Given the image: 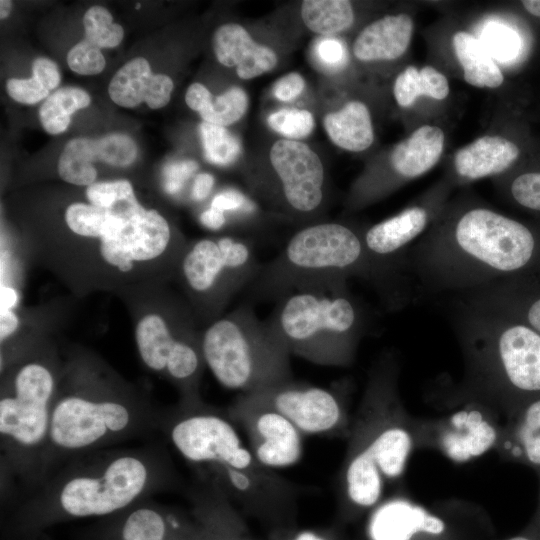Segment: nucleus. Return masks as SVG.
<instances>
[{"label": "nucleus", "instance_id": "nucleus-49", "mask_svg": "<svg viewBox=\"0 0 540 540\" xmlns=\"http://www.w3.org/2000/svg\"><path fill=\"white\" fill-rule=\"evenodd\" d=\"M215 183L214 177L209 173H199L193 182L191 198L202 201L209 196Z\"/></svg>", "mask_w": 540, "mask_h": 540}, {"label": "nucleus", "instance_id": "nucleus-24", "mask_svg": "<svg viewBox=\"0 0 540 540\" xmlns=\"http://www.w3.org/2000/svg\"><path fill=\"white\" fill-rule=\"evenodd\" d=\"M495 428L478 410H460L450 419V428L441 437L446 455L465 462L488 451L496 441Z\"/></svg>", "mask_w": 540, "mask_h": 540}, {"label": "nucleus", "instance_id": "nucleus-16", "mask_svg": "<svg viewBox=\"0 0 540 540\" xmlns=\"http://www.w3.org/2000/svg\"><path fill=\"white\" fill-rule=\"evenodd\" d=\"M269 159L282 206L301 217L317 213L325 199V171L319 156L301 141L281 139L271 147Z\"/></svg>", "mask_w": 540, "mask_h": 540}, {"label": "nucleus", "instance_id": "nucleus-53", "mask_svg": "<svg viewBox=\"0 0 540 540\" xmlns=\"http://www.w3.org/2000/svg\"><path fill=\"white\" fill-rule=\"evenodd\" d=\"M19 300V294L12 286L1 285L0 310L14 309Z\"/></svg>", "mask_w": 540, "mask_h": 540}, {"label": "nucleus", "instance_id": "nucleus-20", "mask_svg": "<svg viewBox=\"0 0 540 540\" xmlns=\"http://www.w3.org/2000/svg\"><path fill=\"white\" fill-rule=\"evenodd\" d=\"M444 528V522L423 507L393 499L375 510L368 532L371 540H411L416 533L440 534Z\"/></svg>", "mask_w": 540, "mask_h": 540}, {"label": "nucleus", "instance_id": "nucleus-55", "mask_svg": "<svg viewBox=\"0 0 540 540\" xmlns=\"http://www.w3.org/2000/svg\"><path fill=\"white\" fill-rule=\"evenodd\" d=\"M522 4L530 14L540 17V0H525Z\"/></svg>", "mask_w": 540, "mask_h": 540}, {"label": "nucleus", "instance_id": "nucleus-2", "mask_svg": "<svg viewBox=\"0 0 540 540\" xmlns=\"http://www.w3.org/2000/svg\"><path fill=\"white\" fill-rule=\"evenodd\" d=\"M162 412L99 362L74 359L61 372L41 484L75 457L160 430Z\"/></svg>", "mask_w": 540, "mask_h": 540}, {"label": "nucleus", "instance_id": "nucleus-15", "mask_svg": "<svg viewBox=\"0 0 540 540\" xmlns=\"http://www.w3.org/2000/svg\"><path fill=\"white\" fill-rule=\"evenodd\" d=\"M227 414L246 432L249 449L263 467L287 468L301 459L304 435L279 412L241 394Z\"/></svg>", "mask_w": 540, "mask_h": 540}, {"label": "nucleus", "instance_id": "nucleus-19", "mask_svg": "<svg viewBox=\"0 0 540 540\" xmlns=\"http://www.w3.org/2000/svg\"><path fill=\"white\" fill-rule=\"evenodd\" d=\"M212 47L217 60L224 66L235 67L237 76L243 80L271 71L278 62L271 48L255 42L248 31L236 23L218 27L212 37Z\"/></svg>", "mask_w": 540, "mask_h": 540}, {"label": "nucleus", "instance_id": "nucleus-6", "mask_svg": "<svg viewBox=\"0 0 540 540\" xmlns=\"http://www.w3.org/2000/svg\"><path fill=\"white\" fill-rule=\"evenodd\" d=\"M0 394L1 471L38 488L62 370L48 354L18 356L4 369Z\"/></svg>", "mask_w": 540, "mask_h": 540}, {"label": "nucleus", "instance_id": "nucleus-13", "mask_svg": "<svg viewBox=\"0 0 540 540\" xmlns=\"http://www.w3.org/2000/svg\"><path fill=\"white\" fill-rule=\"evenodd\" d=\"M370 430L349 453L341 477L343 496L359 508L374 506L382 496L384 482L403 473L412 446L410 434L400 426Z\"/></svg>", "mask_w": 540, "mask_h": 540}, {"label": "nucleus", "instance_id": "nucleus-21", "mask_svg": "<svg viewBox=\"0 0 540 540\" xmlns=\"http://www.w3.org/2000/svg\"><path fill=\"white\" fill-rule=\"evenodd\" d=\"M412 32L413 21L407 14L387 15L358 34L353 54L363 62L397 59L407 50Z\"/></svg>", "mask_w": 540, "mask_h": 540}, {"label": "nucleus", "instance_id": "nucleus-57", "mask_svg": "<svg viewBox=\"0 0 540 540\" xmlns=\"http://www.w3.org/2000/svg\"><path fill=\"white\" fill-rule=\"evenodd\" d=\"M12 8V2L8 0L0 1V18L5 19L9 16Z\"/></svg>", "mask_w": 540, "mask_h": 540}, {"label": "nucleus", "instance_id": "nucleus-33", "mask_svg": "<svg viewBox=\"0 0 540 540\" xmlns=\"http://www.w3.org/2000/svg\"><path fill=\"white\" fill-rule=\"evenodd\" d=\"M58 173L73 185L88 187L95 183L97 170L90 160L86 138H74L65 145L59 157Z\"/></svg>", "mask_w": 540, "mask_h": 540}, {"label": "nucleus", "instance_id": "nucleus-34", "mask_svg": "<svg viewBox=\"0 0 540 540\" xmlns=\"http://www.w3.org/2000/svg\"><path fill=\"white\" fill-rule=\"evenodd\" d=\"M205 159L217 166L233 164L241 154L240 141L225 127L202 122L199 125Z\"/></svg>", "mask_w": 540, "mask_h": 540}, {"label": "nucleus", "instance_id": "nucleus-25", "mask_svg": "<svg viewBox=\"0 0 540 540\" xmlns=\"http://www.w3.org/2000/svg\"><path fill=\"white\" fill-rule=\"evenodd\" d=\"M444 142L441 128L432 125L419 127L393 149L390 156L392 169L404 179L423 175L439 161Z\"/></svg>", "mask_w": 540, "mask_h": 540}, {"label": "nucleus", "instance_id": "nucleus-31", "mask_svg": "<svg viewBox=\"0 0 540 540\" xmlns=\"http://www.w3.org/2000/svg\"><path fill=\"white\" fill-rule=\"evenodd\" d=\"M301 17L310 31L328 37L347 30L354 22L352 5L345 0H305Z\"/></svg>", "mask_w": 540, "mask_h": 540}, {"label": "nucleus", "instance_id": "nucleus-22", "mask_svg": "<svg viewBox=\"0 0 540 540\" xmlns=\"http://www.w3.org/2000/svg\"><path fill=\"white\" fill-rule=\"evenodd\" d=\"M112 540H189V533L159 506L146 501L114 516Z\"/></svg>", "mask_w": 540, "mask_h": 540}, {"label": "nucleus", "instance_id": "nucleus-18", "mask_svg": "<svg viewBox=\"0 0 540 540\" xmlns=\"http://www.w3.org/2000/svg\"><path fill=\"white\" fill-rule=\"evenodd\" d=\"M431 213L425 205H413L363 231L364 244L375 263L397 278L413 242L427 229Z\"/></svg>", "mask_w": 540, "mask_h": 540}, {"label": "nucleus", "instance_id": "nucleus-50", "mask_svg": "<svg viewBox=\"0 0 540 540\" xmlns=\"http://www.w3.org/2000/svg\"><path fill=\"white\" fill-rule=\"evenodd\" d=\"M201 224L210 230H219L226 224L225 214L213 207H209L200 214Z\"/></svg>", "mask_w": 540, "mask_h": 540}, {"label": "nucleus", "instance_id": "nucleus-28", "mask_svg": "<svg viewBox=\"0 0 540 540\" xmlns=\"http://www.w3.org/2000/svg\"><path fill=\"white\" fill-rule=\"evenodd\" d=\"M453 47L468 84L479 88H497L503 83L501 70L473 35L465 31L455 33Z\"/></svg>", "mask_w": 540, "mask_h": 540}, {"label": "nucleus", "instance_id": "nucleus-23", "mask_svg": "<svg viewBox=\"0 0 540 540\" xmlns=\"http://www.w3.org/2000/svg\"><path fill=\"white\" fill-rule=\"evenodd\" d=\"M519 155L512 141L500 136H483L459 149L454 157L457 174L475 180L502 173Z\"/></svg>", "mask_w": 540, "mask_h": 540}, {"label": "nucleus", "instance_id": "nucleus-51", "mask_svg": "<svg viewBox=\"0 0 540 540\" xmlns=\"http://www.w3.org/2000/svg\"><path fill=\"white\" fill-rule=\"evenodd\" d=\"M521 439L528 460L540 465V432L522 437Z\"/></svg>", "mask_w": 540, "mask_h": 540}, {"label": "nucleus", "instance_id": "nucleus-26", "mask_svg": "<svg viewBox=\"0 0 540 540\" xmlns=\"http://www.w3.org/2000/svg\"><path fill=\"white\" fill-rule=\"evenodd\" d=\"M323 126L330 140L347 151H364L374 141L368 107L360 101L347 102L340 110L326 114Z\"/></svg>", "mask_w": 540, "mask_h": 540}, {"label": "nucleus", "instance_id": "nucleus-10", "mask_svg": "<svg viewBox=\"0 0 540 540\" xmlns=\"http://www.w3.org/2000/svg\"><path fill=\"white\" fill-rule=\"evenodd\" d=\"M260 266L254 245L232 236L187 244L178 262L194 310L208 324L219 318L238 291L250 285Z\"/></svg>", "mask_w": 540, "mask_h": 540}, {"label": "nucleus", "instance_id": "nucleus-32", "mask_svg": "<svg viewBox=\"0 0 540 540\" xmlns=\"http://www.w3.org/2000/svg\"><path fill=\"white\" fill-rule=\"evenodd\" d=\"M89 94L77 87H63L56 90L42 103L39 119L45 131L52 135L64 132L71 115L90 104Z\"/></svg>", "mask_w": 540, "mask_h": 540}, {"label": "nucleus", "instance_id": "nucleus-5", "mask_svg": "<svg viewBox=\"0 0 540 540\" xmlns=\"http://www.w3.org/2000/svg\"><path fill=\"white\" fill-rule=\"evenodd\" d=\"M362 278L394 298L397 278L369 255L363 232L339 222H316L295 232L280 253L262 264L248 286L255 299L277 301L312 284Z\"/></svg>", "mask_w": 540, "mask_h": 540}, {"label": "nucleus", "instance_id": "nucleus-43", "mask_svg": "<svg viewBox=\"0 0 540 540\" xmlns=\"http://www.w3.org/2000/svg\"><path fill=\"white\" fill-rule=\"evenodd\" d=\"M85 38L101 48H114L118 46L123 37L124 30L119 24L113 23L92 31H85Z\"/></svg>", "mask_w": 540, "mask_h": 540}, {"label": "nucleus", "instance_id": "nucleus-44", "mask_svg": "<svg viewBox=\"0 0 540 540\" xmlns=\"http://www.w3.org/2000/svg\"><path fill=\"white\" fill-rule=\"evenodd\" d=\"M305 87L303 77L298 73H289L279 78L273 87L274 96L283 102H288L299 96Z\"/></svg>", "mask_w": 540, "mask_h": 540}, {"label": "nucleus", "instance_id": "nucleus-14", "mask_svg": "<svg viewBox=\"0 0 540 540\" xmlns=\"http://www.w3.org/2000/svg\"><path fill=\"white\" fill-rule=\"evenodd\" d=\"M245 395L282 414L303 435H335L346 425L344 406L333 389L289 380Z\"/></svg>", "mask_w": 540, "mask_h": 540}, {"label": "nucleus", "instance_id": "nucleus-41", "mask_svg": "<svg viewBox=\"0 0 540 540\" xmlns=\"http://www.w3.org/2000/svg\"><path fill=\"white\" fill-rule=\"evenodd\" d=\"M197 169L198 164L193 160L168 163L163 169L165 190L169 194H176Z\"/></svg>", "mask_w": 540, "mask_h": 540}, {"label": "nucleus", "instance_id": "nucleus-36", "mask_svg": "<svg viewBox=\"0 0 540 540\" xmlns=\"http://www.w3.org/2000/svg\"><path fill=\"white\" fill-rule=\"evenodd\" d=\"M103 161L116 167L131 165L137 157V146L132 138L122 133H112L97 139Z\"/></svg>", "mask_w": 540, "mask_h": 540}, {"label": "nucleus", "instance_id": "nucleus-60", "mask_svg": "<svg viewBox=\"0 0 540 540\" xmlns=\"http://www.w3.org/2000/svg\"><path fill=\"white\" fill-rule=\"evenodd\" d=\"M109 540H112V539H109Z\"/></svg>", "mask_w": 540, "mask_h": 540}, {"label": "nucleus", "instance_id": "nucleus-37", "mask_svg": "<svg viewBox=\"0 0 540 540\" xmlns=\"http://www.w3.org/2000/svg\"><path fill=\"white\" fill-rule=\"evenodd\" d=\"M69 68L80 75H96L103 71L105 58L98 46L84 39L67 54Z\"/></svg>", "mask_w": 540, "mask_h": 540}, {"label": "nucleus", "instance_id": "nucleus-12", "mask_svg": "<svg viewBox=\"0 0 540 540\" xmlns=\"http://www.w3.org/2000/svg\"><path fill=\"white\" fill-rule=\"evenodd\" d=\"M188 310L172 308L166 314L148 312L135 327V343L142 363L171 381L182 400L199 399L198 386L205 366L201 333L194 329Z\"/></svg>", "mask_w": 540, "mask_h": 540}, {"label": "nucleus", "instance_id": "nucleus-48", "mask_svg": "<svg viewBox=\"0 0 540 540\" xmlns=\"http://www.w3.org/2000/svg\"><path fill=\"white\" fill-rule=\"evenodd\" d=\"M540 432V400L530 404L525 412L521 438Z\"/></svg>", "mask_w": 540, "mask_h": 540}, {"label": "nucleus", "instance_id": "nucleus-45", "mask_svg": "<svg viewBox=\"0 0 540 540\" xmlns=\"http://www.w3.org/2000/svg\"><path fill=\"white\" fill-rule=\"evenodd\" d=\"M33 76L48 91L55 89L61 80L57 65L50 59L40 57L32 65Z\"/></svg>", "mask_w": 540, "mask_h": 540}, {"label": "nucleus", "instance_id": "nucleus-1", "mask_svg": "<svg viewBox=\"0 0 540 540\" xmlns=\"http://www.w3.org/2000/svg\"><path fill=\"white\" fill-rule=\"evenodd\" d=\"M175 480L165 449H101L75 457L51 474L18 508L14 523L34 533L56 523L115 516Z\"/></svg>", "mask_w": 540, "mask_h": 540}, {"label": "nucleus", "instance_id": "nucleus-4", "mask_svg": "<svg viewBox=\"0 0 540 540\" xmlns=\"http://www.w3.org/2000/svg\"><path fill=\"white\" fill-rule=\"evenodd\" d=\"M85 195L89 203L68 205L65 223L75 236L97 243L94 250L107 268L126 275L155 260L178 264L187 244L157 210L142 206L128 180L95 182Z\"/></svg>", "mask_w": 540, "mask_h": 540}, {"label": "nucleus", "instance_id": "nucleus-54", "mask_svg": "<svg viewBox=\"0 0 540 540\" xmlns=\"http://www.w3.org/2000/svg\"><path fill=\"white\" fill-rule=\"evenodd\" d=\"M189 540H230L222 537L211 530H202L200 532H189Z\"/></svg>", "mask_w": 540, "mask_h": 540}, {"label": "nucleus", "instance_id": "nucleus-52", "mask_svg": "<svg viewBox=\"0 0 540 540\" xmlns=\"http://www.w3.org/2000/svg\"><path fill=\"white\" fill-rule=\"evenodd\" d=\"M523 312L526 325L540 334V296L528 302Z\"/></svg>", "mask_w": 540, "mask_h": 540}, {"label": "nucleus", "instance_id": "nucleus-58", "mask_svg": "<svg viewBox=\"0 0 540 540\" xmlns=\"http://www.w3.org/2000/svg\"><path fill=\"white\" fill-rule=\"evenodd\" d=\"M509 540H529V539H527L525 537H514V538H511Z\"/></svg>", "mask_w": 540, "mask_h": 540}, {"label": "nucleus", "instance_id": "nucleus-8", "mask_svg": "<svg viewBox=\"0 0 540 540\" xmlns=\"http://www.w3.org/2000/svg\"><path fill=\"white\" fill-rule=\"evenodd\" d=\"M201 350L216 380L241 394L292 380L290 352L250 304L209 323L201 333Z\"/></svg>", "mask_w": 540, "mask_h": 540}, {"label": "nucleus", "instance_id": "nucleus-29", "mask_svg": "<svg viewBox=\"0 0 540 540\" xmlns=\"http://www.w3.org/2000/svg\"><path fill=\"white\" fill-rule=\"evenodd\" d=\"M155 79L148 61L136 57L122 66L108 86L111 100L119 106L133 108L149 100Z\"/></svg>", "mask_w": 540, "mask_h": 540}, {"label": "nucleus", "instance_id": "nucleus-40", "mask_svg": "<svg viewBox=\"0 0 540 540\" xmlns=\"http://www.w3.org/2000/svg\"><path fill=\"white\" fill-rule=\"evenodd\" d=\"M6 90L13 100L23 104H35L49 97V91L34 77L11 78L6 82Z\"/></svg>", "mask_w": 540, "mask_h": 540}, {"label": "nucleus", "instance_id": "nucleus-9", "mask_svg": "<svg viewBox=\"0 0 540 540\" xmlns=\"http://www.w3.org/2000/svg\"><path fill=\"white\" fill-rule=\"evenodd\" d=\"M456 327L470 356L492 379L540 391V334L503 313L463 303Z\"/></svg>", "mask_w": 540, "mask_h": 540}, {"label": "nucleus", "instance_id": "nucleus-59", "mask_svg": "<svg viewBox=\"0 0 540 540\" xmlns=\"http://www.w3.org/2000/svg\"><path fill=\"white\" fill-rule=\"evenodd\" d=\"M140 7H141V5H136V8H137V9L140 8Z\"/></svg>", "mask_w": 540, "mask_h": 540}, {"label": "nucleus", "instance_id": "nucleus-30", "mask_svg": "<svg viewBox=\"0 0 540 540\" xmlns=\"http://www.w3.org/2000/svg\"><path fill=\"white\" fill-rule=\"evenodd\" d=\"M393 93L401 107L411 106L419 96L442 100L449 94L446 77L431 66L405 68L396 78Z\"/></svg>", "mask_w": 540, "mask_h": 540}, {"label": "nucleus", "instance_id": "nucleus-17", "mask_svg": "<svg viewBox=\"0 0 540 540\" xmlns=\"http://www.w3.org/2000/svg\"><path fill=\"white\" fill-rule=\"evenodd\" d=\"M199 469L206 471L210 487L228 500L255 510L284 507L295 496V490L288 481L265 467L243 470L215 465Z\"/></svg>", "mask_w": 540, "mask_h": 540}, {"label": "nucleus", "instance_id": "nucleus-3", "mask_svg": "<svg viewBox=\"0 0 540 540\" xmlns=\"http://www.w3.org/2000/svg\"><path fill=\"white\" fill-rule=\"evenodd\" d=\"M537 247L524 224L489 208L472 207L431 228L406 260L430 289L467 293L524 269Z\"/></svg>", "mask_w": 540, "mask_h": 540}, {"label": "nucleus", "instance_id": "nucleus-27", "mask_svg": "<svg viewBox=\"0 0 540 540\" xmlns=\"http://www.w3.org/2000/svg\"><path fill=\"white\" fill-rule=\"evenodd\" d=\"M185 101L189 108L200 114L204 122L223 127L240 120L248 107L246 92L235 86L214 96L204 85L193 83L186 91Z\"/></svg>", "mask_w": 540, "mask_h": 540}, {"label": "nucleus", "instance_id": "nucleus-38", "mask_svg": "<svg viewBox=\"0 0 540 540\" xmlns=\"http://www.w3.org/2000/svg\"><path fill=\"white\" fill-rule=\"evenodd\" d=\"M511 195L521 206L540 211V172L517 176L510 186Z\"/></svg>", "mask_w": 540, "mask_h": 540}, {"label": "nucleus", "instance_id": "nucleus-46", "mask_svg": "<svg viewBox=\"0 0 540 540\" xmlns=\"http://www.w3.org/2000/svg\"><path fill=\"white\" fill-rule=\"evenodd\" d=\"M489 48L496 52L498 57H509L511 51L517 48V39L507 29L492 28L488 32Z\"/></svg>", "mask_w": 540, "mask_h": 540}, {"label": "nucleus", "instance_id": "nucleus-35", "mask_svg": "<svg viewBox=\"0 0 540 540\" xmlns=\"http://www.w3.org/2000/svg\"><path fill=\"white\" fill-rule=\"evenodd\" d=\"M267 122L272 130L290 140L307 137L315 125L311 112L301 109L278 110L268 116Z\"/></svg>", "mask_w": 540, "mask_h": 540}, {"label": "nucleus", "instance_id": "nucleus-56", "mask_svg": "<svg viewBox=\"0 0 540 540\" xmlns=\"http://www.w3.org/2000/svg\"><path fill=\"white\" fill-rule=\"evenodd\" d=\"M293 540H327V539L312 531H302L298 533L294 537Z\"/></svg>", "mask_w": 540, "mask_h": 540}, {"label": "nucleus", "instance_id": "nucleus-39", "mask_svg": "<svg viewBox=\"0 0 540 540\" xmlns=\"http://www.w3.org/2000/svg\"><path fill=\"white\" fill-rule=\"evenodd\" d=\"M211 207L222 212H231L245 217L257 211L256 203L239 190L228 188L217 193L211 200Z\"/></svg>", "mask_w": 540, "mask_h": 540}, {"label": "nucleus", "instance_id": "nucleus-7", "mask_svg": "<svg viewBox=\"0 0 540 540\" xmlns=\"http://www.w3.org/2000/svg\"><path fill=\"white\" fill-rule=\"evenodd\" d=\"M290 354L321 366L349 365L366 327L347 281L312 284L276 301L266 319Z\"/></svg>", "mask_w": 540, "mask_h": 540}, {"label": "nucleus", "instance_id": "nucleus-42", "mask_svg": "<svg viewBox=\"0 0 540 540\" xmlns=\"http://www.w3.org/2000/svg\"><path fill=\"white\" fill-rule=\"evenodd\" d=\"M315 54L317 60L326 68H338L346 58L343 43L333 37L318 40L315 46Z\"/></svg>", "mask_w": 540, "mask_h": 540}, {"label": "nucleus", "instance_id": "nucleus-47", "mask_svg": "<svg viewBox=\"0 0 540 540\" xmlns=\"http://www.w3.org/2000/svg\"><path fill=\"white\" fill-rule=\"evenodd\" d=\"M20 325V319L13 309L0 310V340L4 344Z\"/></svg>", "mask_w": 540, "mask_h": 540}, {"label": "nucleus", "instance_id": "nucleus-11", "mask_svg": "<svg viewBox=\"0 0 540 540\" xmlns=\"http://www.w3.org/2000/svg\"><path fill=\"white\" fill-rule=\"evenodd\" d=\"M160 430L177 452L198 468L231 466L252 470L260 465L245 447L235 422L201 399L182 400L162 412Z\"/></svg>", "mask_w": 540, "mask_h": 540}]
</instances>
